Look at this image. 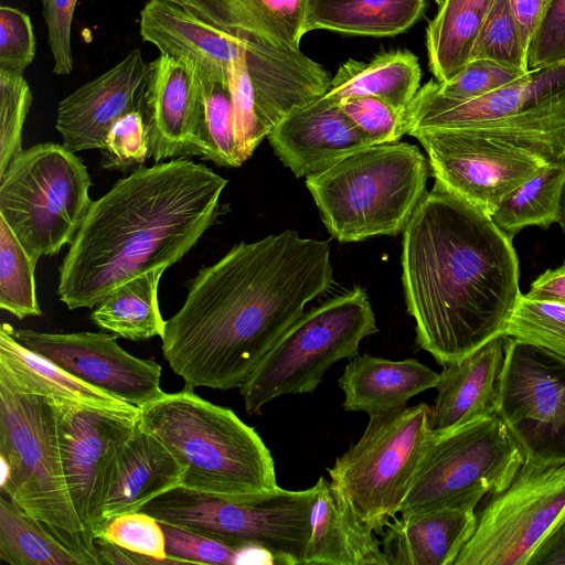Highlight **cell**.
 I'll use <instances>...</instances> for the list:
<instances>
[{
	"instance_id": "cell-22",
	"label": "cell",
	"mask_w": 565,
	"mask_h": 565,
	"mask_svg": "<svg viewBox=\"0 0 565 565\" xmlns=\"http://www.w3.org/2000/svg\"><path fill=\"white\" fill-rule=\"evenodd\" d=\"M140 35L160 54L191 64L202 74H227L241 39L210 24L182 0H149L140 11Z\"/></svg>"
},
{
	"instance_id": "cell-51",
	"label": "cell",
	"mask_w": 565,
	"mask_h": 565,
	"mask_svg": "<svg viewBox=\"0 0 565 565\" xmlns=\"http://www.w3.org/2000/svg\"><path fill=\"white\" fill-rule=\"evenodd\" d=\"M524 296L534 300L565 305V263L555 269H547L541 274Z\"/></svg>"
},
{
	"instance_id": "cell-45",
	"label": "cell",
	"mask_w": 565,
	"mask_h": 565,
	"mask_svg": "<svg viewBox=\"0 0 565 565\" xmlns=\"http://www.w3.org/2000/svg\"><path fill=\"white\" fill-rule=\"evenodd\" d=\"M347 116L375 143L394 142L404 136L403 114L374 96L344 98L339 103Z\"/></svg>"
},
{
	"instance_id": "cell-21",
	"label": "cell",
	"mask_w": 565,
	"mask_h": 565,
	"mask_svg": "<svg viewBox=\"0 0 565 565\" xmlns=\"http://www.w3.org/2000/svg\"><path fill=\"white\" fill-rule=\"evenodd\" d=\"M185 471L175 456L138 424L107 469L98 526L113 516L140 511L154 498L181 487Z\"/></svg>"
},
{
	"instance_id": "cell-10",
	"label": "cell",
	"mask_w": 565,
	"mask_h": 565,
	"mask_svg": "<svg viewBox=\"0 0 565 565\" xmlns=\"http://www.w3.org/2000/svg\"><path fill=\"white\" fill-rule=\"evenodd\" d=\"M57 420L54 402L0 384V489L33 519L85 532L64 476Z\"/></svg>"
},
{
	"instance_id": "cell-2",
	"label": "cell",
	"mask_w": 565,
	"mask_h": 565,
	"mask_svg": "<svg viewBox=\"0 0 565 565\" xmlns=\"http://www.w3.org/2000/svg\"><path fill=\"white\" fill-rule=\"evenodd\" d=\"M402 268L416 345L441 366L502 334L521 296L512 236L437 184L403 231Z\"/></svg>"
},
{
	"instance_id": "cell-33",
	"label": "cell",
	"mask_w": 565,
	"mask_h": 565,
	"mask_svg": "<svg viewBox=\"0 0 565 565\" xmlns=\"http://www.w3.org/2000/svg\"><path fill=\"white\" fill-rule=\"evenodd\" d=\"M164 270H151L117 287L96 305L90 320L127 340L161 338L166 320L159 307L158 288Z\"/></svg>"
},
{
	"instance_id": "cell-14",
	"label": "cell",
	"mask_w": 565,
	"mask_h": 565,
	"mask_svg": "<svg viewBox=\"0 0 565 565\" xmlns=\"http://www.w3.org/2000/svg\"><path fill=\"white\" fill-rule=\"evenodd\" d=\"M498 415L525 458L565 462V359L507 337Z\"/></svg>"
},
{
	"instance_id": "cell-50",
	"label": "cell",
	"mask_w": 565,
	"mask_h": 565,
	"mask_svg": "<svg viewBox=\"0 0 565 565\" xmlns=\"http://www.w3.org/2000/svg\"><path fill=\"white\" fill-rule=\"evenodd\" d=\"M547 2L548 0H510L520 38L526 53Z\"/></svg>"
},
{
	"instance_id": "cell-6",
	"label": "cell",
	"mask_w": 565,
	"mask_h": 565,
	"mask_svg": "<svg viewBox=\"0 0 565 565\" xmlns=\"http://www.w3.org/2000/svg\"><path fill=\"white\" fill-rule=\"evenodd\" d=\"M430 168L407 142L375 143L306 177L328 232L349 243L404 231L426 194Z\"/></svg>"
},
{
	"instance_id": "cell-1",
	"label": "cell",
	"mask_w": 565,
	"mask_h": 565,
	"mask_svg": "<svg viewBox=\"0 0 565 565\" xmlns=\"http://www.w3.org/2000/svg\"><path fill=\"white\" fill-rule=\"evenodd\" d=\"M330 245L295 231L233 246L188 282L161 337L186 386L239 388L262 359L332 285Z\"/></svg>"
},
{
	"instance_id": "cell-28",
	"label": "cell",
	"mask_w": 565,
	"mask_h": 565,
	"mask_svg": "<svg viewBox=\"0 0 565 565\" xmlns=\"http://www.w3.org/2000/svg\"><path fill=\"white\" fill-rule=\"evenodd\" d=\"M200 18L239 39L299 50L307 0H182Z\"/></svg>"
},
{
	"instance_id": "cell-43",
	"label": "cell",
	"mask_w": 565,
	"mask_h": 565,
	"mask_svg": "<svg viewBox=\"0 0 565 565\" xmlns=\"http://www.w3.org/2000/svg\"><path fill=\"white\" fill-rule=\"evenodd\" d=\"M100 150V167L108 170H127L142 166L149 158L147 126L141 110H134L119 118L109 129Z\"/></svg>"
},
{
	"instance_id": "cell-48",
	"label": "cell",
	"mask_w": 565,
	"mask_h": 565,
	"mask_svg": "<svg viewBox=\"0 0 565 565\" xmlns=\"http://www.w3.org/2000/svg\"><path fill=\"white\" fill-rule=\"evenodd\" d=\"M78 0H41L47 26V42L53 56V73L68 75L73 71L71 30Z\"/></svg>"
},
{
	"instance_id": "cell-52",
	"label": "cell",
	"mask_w": 565,
	"mask_h": 565,
	"mask_svg": "<svg viewBox=\"0 0 565 565\" xmlns=\"http://www.w3.org/2000/svg\"><path fill=\"white\" fill-rule=\"evenodd\" d=\"M557 223L561 225L562 231L565 234V185H564V192H563L562 204H561V212H559V217H558V222Z\"/></svg>"
},
{
	"instance_id": "cell-40",
	"label": "cell",
	"mask_w": 565,
	"mask_h": 565,
	"mask_svg": "<svg viewBox=\"0 0 565 565\" xmlns=\"http://www.w3.org/2000/svg\"><path fill=\"white\" fill-rule=\"evenodd\" d=\"M32 92L22 73L0 68V175L22 151V129Z\"/></svg>"
},
{
	"instance_id": "cell-11",
	"label": "cell",
	"mask_w": 565,
	"mask_h": 565,
	"mask_svg": "<svg viewBox=\"0 0 565 565\" xmlns=\"http://www.w3.org/2000/svg\"><path fill=\"white\" fill-rule=\"evenodd\" d=\"M431 406L371 415L361 438L328 468L331 483L374 533L395 518L433 438Z\"/></svg>"
},
{
	"instance_id": "cell-18",
	"label": "cell",
	"mask_w": 565,
	"mask_h": 565,
	"mask_svg": "<svg viewBox=\"0 0 565 565\" xmlns=\"http://www.w3.org/2000/svg\"><path fill=\"white\" fill-rule=\"evenodd\" d=\"M148 64L139 49L83 84L58 104L55 128L72 152L102 149L110 127L141 110Z\"/></svg>"
},
{
	"instance_id": "cell-17",
	"label": "cell",
	"mask_w": 565,
	"mask_h": 565,
	"mask_svg": "<svg viewBox=\"0 0 565 565\" xmlns=\"http://www.w3.org/2000/svg\"><path fill=\"white\" fill-rule=\"evenodd\" d=\"M141 113L147 126L149 158L198 156L209 151L203 86L189 63L160 54L148 64Z\"/></svg>"
},
{
	"instance_id": "cell-9",
	"label": "cell",
	"mask_w": 565,
	"mask_h": 565,
	"mask_svg": "<svg viewBox=\"0 0 565 565\" xmlns=\"http://www.w3.org/2000/svg\"><path fill=\"white\" fill-rule=\"evenodd\" d=\"M87 167L63 145L22 149L0 175V217L38 262L76 236L93 203Z\"/></svg>"
},
{
	"instance_id": "cell-35",
	"label": "cell",
	"mask_w": 565,
	"mask_h": 565,
	"mask_svg": "<svg viewBox=\"0 0 565 565\" xmlns=\"http://www.w3.org/2000/svg\"><path fill=\"white\" fill-rule=\"evenodd\" d=\"M36 263L0 217V308L18 319L42 315L36 297Z\"/></svg>"
},
{
	"instance_id": "cell-4",
	"label": "cell",
	"mask_w": 565,
	"mask_h": 565,
	"mask_svg": "<svg viewBox=\"0 0 565 565\" xmlns=\"http://www.w3.org/2000/svg\"><path fill=\"white\" fill-rule=\"evenodd\" d=\"M411 136L425 149L435 184L490 216L541 167L565 160V86L504 117Z\"/></svg>"
},
{
	"instance_id": "cell-12",
	"label": "cell",
	"mask_w": 565,
	"mask_h": 565,
	"mask_svg": "<svg viewBox=\"0 0 565 565\" xmlns=\"http://www.w3.org/2000/svg\"><path fill=\"white\" fill-rule=\"evenodd\" d=\"M525 454L499 415L434 431L399 513L476 509L513 480Z\"/></svg>"
},
{
	"instance_id": "cell-38",
	"label": "cell",
	"mask_w": 565,
	"mask_h": 565,
	"mask_svg": "<svg viewBox=\"0 0 565 565\" xmlns=\"http://www.w3.org/2000/svg\"><path fill=\"white\" fill-rule=\"evenodd\" d=\"M475 60L530 72L510 0H493L471 53L470 61Z\"/></svg>"
},
{
	"instance_id": "cell-29",
	"label": "cell",
	"mask_w": 565,
	"mask_h": 565,
	"mask_svg": "<svg viewBox=\"0 0 565 565\" xmlns=\"http://www.w3.org/2000/svg\"><path fill=\"white\" fill-rule=\"evenodd\" d=\"M422 71L418 58L407 50L375 55L369 62L348 60L331 78L328 102L339 104L356 96H374L404 114L419 89Z\"/></svg>"
},
{
	"instance_id": "cell-34",
	"label": "cell",
	"mask_w": 565,
	"mask_h": 565,
	"mask_svg": "<svg viewBox=\"0 0 565 565\" xmlns=\"http://www.w3.org/2000/svg\"><path fill=\"white\" fill-rule=\"evenodd\" d=\"M565 185V160L541 167L513 190L490 215L510 236L529 226L548 227L558 222Z\"/></svg>"
},
{
	"instance_id": "cell-7",
	"label": "cell",
	"mask_w": 565,
	"mask_h": 565,
	"mask_svg": "<svg viewBox=\"0 0 565 565\" xmlns=\"http://www.w3.org/2000/svg\"><path fill=\"white\" fill-rule=\"evenodd\" d=\"M377 330L361 287L303 311L239 387L245 411L258 414L281 395L312 393L333 364L358 355L361 341Z\"/></svg>"
},
{
	"instance_id": "cell-47",
	"label": "cell",
	"mask_w": 565,
	"mask_h": 565,
	"mask_svg": "<svg viewBox=\"0 0 565 565\" xmlns=\"http://www.w3.org/2000/svg\"><path fill=\"white\" fill-rule=\"evenodd\" d=\"M526 55L529 71L565 63V0H548Z\"/></svg>"
},
{
	"instance_id": "cell-3",
	"label": "cell",
	"mask_w": 565,
	"mask_h": 565,
	"mask_svg": "<svg viewBox=\"0 0 565 565\" xmlns=\"http://www.w3.org/2000/svg\"><path fill=\"white\" fill-rule=\"evenodd\" d=\"M226 184L186 158L119 179L93 201L58 267L60 300L93 308L128 280L179 262L214 223Z\"/></svg>"
},
{
	"instance_id": "cell-24",
	"label": "cell",
	"mask_w": 565,
	"mask_h": 565,
	"mask_svg": "<svg viewBox=\"0 0 565 565\" xmlns=\"http://www.w3.org/2000/svg\"><path fill=\"white\" fill-rule=\"evenodd\" d=\"M0 384L15 392L47 398L57 405L135 412L139 408L73 376L49 359L30 350L13 335V327L0 328Z\"/></svg>"
},
{
	"instance_id": "cell-44",
	"label": "cell",
	"mask_w": 565,
	"mask_h": 565,
	"mask_svg": "<svg viewBox=\"0 0 565 565\" xmlns=\"http://www.w3.org/2000/svg\"><path fill=\"white\" fill-rule=\"evenodd\" d=\"M169 558L180 564H227L238 565L243 546H235L215 537L181 526L160 522ZM245 546V545H244Z\"/></svg>"
},
{
	"instance_id": "cell-53",
	"label": "cell",
	"mask_w": 565,
	"mask_h": 565,
	"mask_svg": "<svg viewBox=\"0 0 565 565\" xmlns=\"http://www.w3.org/2000/svg\"><path fill=\"white\" fill-rule=\"evenodd\" d=\"M434 1L437 3L438 7H440L445 0H434Z\"/></svg>"
},
{
	"instance_id": "cell-5",
	"label": "cell",
	"mask_w": 565,
	"mask_h": 565,
	"mask_svg": "<svg viewBox=\"0 0 565 565\" xmlns=\"http://www.w3.org/2000/svg\"><path fill=\"white\" fill-rule=\"evenodd\" d=\"M139 425L185 467V489L242 502L278 487L274 459L258 433L190 386L140 407Z\"/></svg>"
},
{
	"instance_id": "cell-20",
	"label": "cell",
	"mask_w": 565,
	"mask_h": 565,
	"mask_svg": "<svg viewBox=\"0 0 565 565\" xmlns=\"http://www.w3.org/2000/svg\"><path fill=\"white\" fill-rule=\"evenodd\" d=\"M565 86V63L532 70L525 76L482 96L452 102L426 83L403 114L405 135L425 129L461 128L522 110Z\"/></svg>"
},
{
	"instance_id": "cell-49",
	"label": "cell",
	"mask_w": 565,
	"mask_h": 565,
	"mask_svg": "<svg viewBox=\"0 0 565 565\" xmlns=\"http://www.w3.org/2000/svg\"><path fill=\"white\" fill-rule=\"evenodd\" d=\"M527 565H565V515L545 535Z\"/></svg>"
},
{
	"instance_id": "cell-8",
	"label": "cell",
	"mask_w": 565,
	"mask_h": 565,
	"mask_svg": "<svg viewBox=\"0 0 565 565\" xmlns=\"http://www.w3.org/2000/svg\"><path fill=\"white\" fill-rule=\"evenodd\" d=\"M315 499L316 486L298 491L277 487L242 502L178 487L140 511L235 546H255L275 564L305 565Z\"/></svg>"
},
{
	"instance_id": "cell-39",
	"label": "cell",
	"mask_w": 565,
	"mask_h": 565,
	"mask_svg": "<svg viewBox=\"0 0 565 565\" xmlns=\"http://www.w3.org/2000/svg\"><path fill=\"white\" fill-rule=\"evenodd\" d=\"M93 536L103 537L131 553L153 558L157 565L180 564L167 555L161 523L142 511L110 518L94 531Z\"/></svg>"
},
{
	"instance_id": "cell-19",
	"label": "cell",
	"mask_w": 565,
	"mask_h": 565,
	"mask_svg": "<svg viewBox=\"0 0 565 565\" xmlns=\"http://www.w3.org/2000/svg\"><path fill=\"white\" fill-rule=\"evenodd\" d=\"M267 138L277 157L297 178L319 173L374 145L339 104L322 96L286 116Z\"/></svg>"
},
{
	"instance_id": "cell-25",
	"label": "cell",
	"mask_w": 565,
	"mask_h": 565,
	"mask_svg": "<svg viewBox=\"0 0 565 565\" xmlns=\"http://www.w3.org/2000/svg\"><path fill=\"white\" fill-rule=\"evenodd\" d=\"M305 565H387L374 531L324 477L316 482Z\"/></svg>"
},
{
	"instance_id": "cell-31",
	"label": "cell",
	"mask_w": 565,
	"mask_h": 565,
	"mask_svg": "<svg viewBox=\"0 0 565 565\" xmlns=\"http://www.w3.org/2000/svg\"><path fill=\"white\" fill-rule=\"evenodd\" d=\"M75 533L53 529L0 499V559L12 565H89Z\"/></svg>"
},
{
	"instance_id": "cell-27",
	"label": "cell",
	"mask_w": 565,
	"mask_h": 565,
	"mask_svg": "<svg viewBox=\"0 0 565 565\" xmlns=\"http://www.w3.org/2000/svg\"><path fill=\"white\" fill-rule=\"evenodd\" d=\"M438 376L416 359L394 361L358 354L350 359L338 381L344 393L342 407L369 416L401 409L413 396L435 388Z\"/></svg>"
},
{
	"instance_id": "cell-23",
	"label": "cell",
	"mask_w": 565,
	"mask_h": 565,
	"mask_svg": "<svg viewBox=\"0 0 565 565\" xmlns=\"http://www.w3.org/2000/svg\"><path fill=\"white\" fill-rule=\"evenodd\" d=\"M507 337L500 334L460 362L443 366L430 424L445 433L498 415Z\"/></svg>"
},
{
	"instance_id": "cell-41",
	"label": "cell",
	"mask_w": 565,
	"mask_h": 565,
	"mask_svg": "<svg viewBox=\"0 0 565 565\" xmlns=\"http://www.w3.org/2000/svg\"><path fill=\"white\" fill-rule=\"evenodd\" d=\"M227 81L234 109L236 148L243 164L254 153L262 140L267 138V134L258 118L242 39L239 53L228 67Z\"/></svg>"
},
{
	"instance_id": "cell-46",
	"label": "cell",
	"mask_w": 565,
	"mask_h": 565,
	"mask_svg": "<svg viewBox=\"0 0 565 565\" xmlns=\"http://www.w3.org/2000/svg\"><path fill=\"white\" fill-rule=\"evenodd\" d=\"M30 17L9 6L0 7V68L22 73L35 57Z\"/></svg>"
},
{
	"instance_id": "cell-15",
	"label": "cell",
	"mask_w": 565,
	"mask_h": 565,
	"mask_svg": "<svg viewBox=\"0 0 565 565\" xmlns=\"http://www.w3.org/2000/svg\"><path fill=\"white\" fill-rule=\"evenodd\" d=\"M15 339L78 380L138 408L157 399L160 364L125 351L105 332L47 333L14 329Z\"/></svg>"
},
{
	"instance_id": "cell-30",
	"label": "cell",
	"mask_w": 565,
	"mask_h": 565,
	"mask_svg": "<svg viewBox=\"0 0 565 565\" xmlns=\"http://www.w3.org/2000/svg\"><path fill=\"white\" fill-rule=\"evenodd\" d=\"M426 6V0H307L303 33L395 36L419 21Z\"/></svg>"
},
{
	"instance_id": "cell-16",
	"label": "cell",
	"mask_w": 565,
	"mask_h": 565,
	"mask_svg": "<svg viewBox=\"0 0 565 565\" xmlns=\"http://www.w3.org/2000/svg\"><path fill=\"white\" fill-rule=\"evenodd\" d=\"M57 405V404H56ZM66 484L86 535L99 524L105 476L119 447L139 424V409L115 412L57 405Z\"/></svg>"
},
{
	"instance_id": "cell-36",
	"label": "cell",
	"mask_w": 565,
	"mask_h": 565,
	"mask_svg": "<svg viewBox=\"0 0 565 565\" xmlns=\"http://www.w3.org/2000/svg\"><path fill=\"white\" fill-rule=\"evenodd\" d=\"M205 105L209 151L204 160L226 168L241 167L236 141L232 95L227 74L200 75Z\"/></svg>"
},
{
	"instance_id": "cell-37",
	"label": "cell",
	"mask_w": 565,
	"mask_h": 565,
	"mask_svg": "<svg viewBox=\"0 0 565 565\" xmlns=\"http://www.w3.org/2000/svg\"><path fill=\"white\" fill-rule=\"evenodd\" d=\"M502 334L565 359V305L519 297Z\"/></svg>"
},
{
	"instance_id": "cell-26",
	"label": "cell",
	"mask_w": 565,
	"mask_h": 565,
	"mask_svg": "<svg viewBox=\"0 0 565 565\" xmlns=\"http://www.w3.org/2000/svg\"><path fill=\"white\" fill-rule=\"evenodd\" d=\"M477 525L475 509H440L388 521L381 542L387 565H454Z\"/></svg>"
},
{
	"instance_id": "cell-42",
	"label": "cell",
	"mask_w": 565,
	"mask_h": 565,
	"mask_svg": "<svg viewBox=\"0 0 565 565\" xmlns=\"http://www.w3.org/2000/svg\"><path fill=\"white\" fill-rule=\"evenodd\" d=\"M527 73L492 61L475 60L448 81H429L427 84L437 95L462 102L508 85Z\"/></svg>"
},
{
	"instance_id": "cell-13",
	"label": "cell",
	"mask_w": 565,
	"mask_h": 565,
	"mask_svg": "<svg viewBox=\"0 0 565 565\" xmlns=\"http://www.w3.org/2000/svg\"><path fill=\"white\" fill-rule=\"evenodd\" d=\"M454 565H527L565 515V462L525 458L510 484L486 497Z\"/></svg>"
},
{
	"instance_id": "cell-32",
	"label": "cell",
	"mask_w": 565,
	"mask_h": 565,
	"mask_svg": "<svg viewBox=\"0 0 565 565\" xmlns=\"http://www.w3.org/2000/svg\"><path fill=\"white\" fill-rule=\"evenodd\" d=\"M493 0H445L426 29L429 70L445 82L462 70Z\"/></svg>"
}]
</instances>
